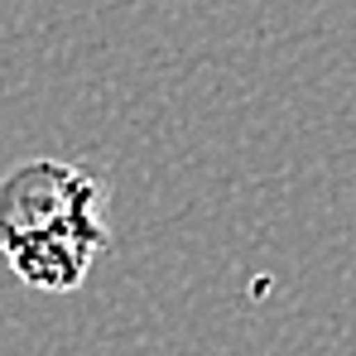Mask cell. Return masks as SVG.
Masks as SVG:
<instances>
[{
	"mask_svg": "<svg viewBox=\"0 0 356 356\" xmlns=\"http://www.w3.org/2000/svg\"><path fill=\"white\" fill-rule=\"evenodd\" d=\"M106 183L67 159H24L0 178V260L34 294H72L111 245Z\"/></svg>",
	"mask_w": 356,
	"mask_h": 356,
	"instance_id": "1",
	"label": "cell"
}]
</instances>
